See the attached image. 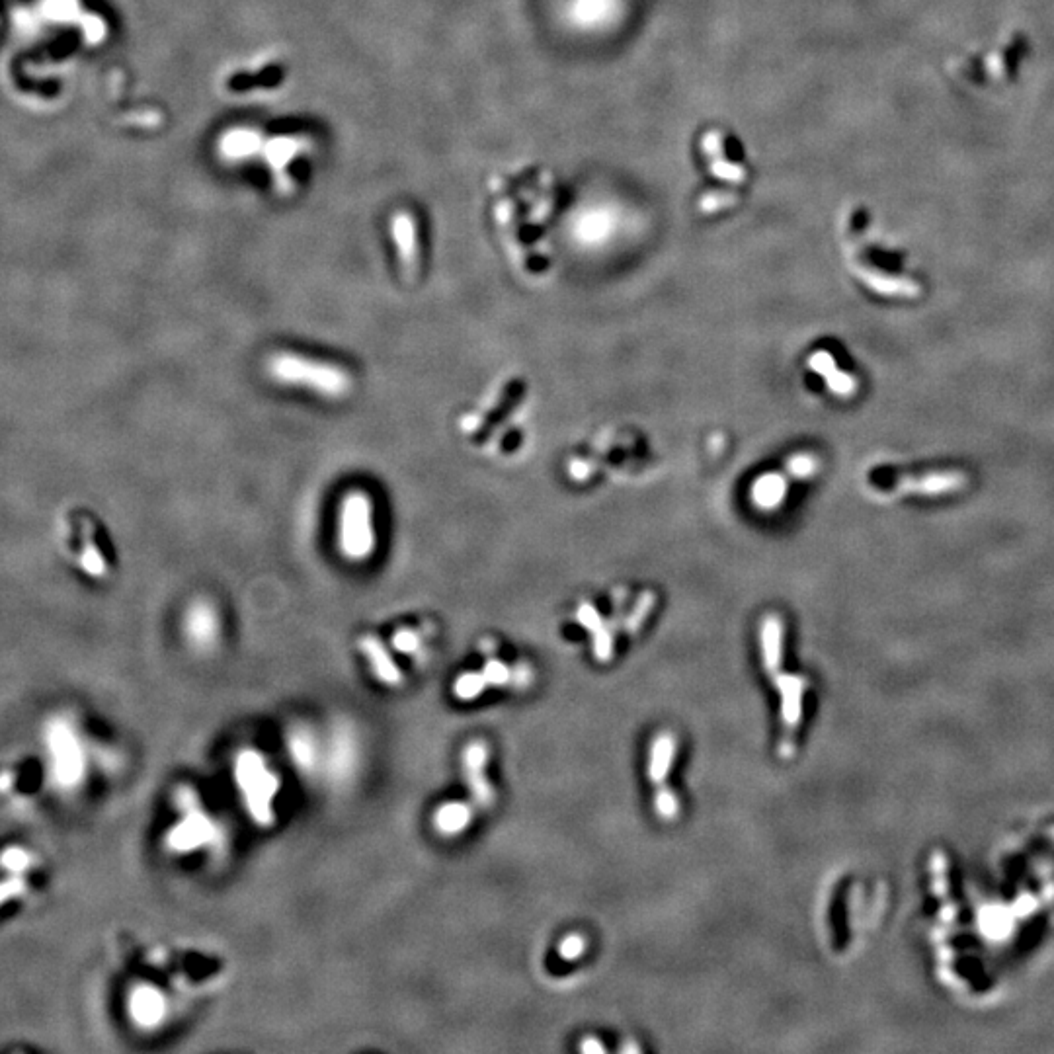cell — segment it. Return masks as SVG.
Wrapping results in <instances>:
<instances>
[{
    "instance_id": "obj_10",
    "label": "cell",
    "mask_w": 1054,
    "mask_h": 1054,
    "mask_svg": "<svg viewBox=\"0 0 1054 1054\" xmlns=\"http://www.w3.org/2000/svg\"><path fill=\"white\" fill-rule=\"evenodd\" d=\"M358 647H360L371 676L379 684H383L385 688H399L403 684L401 666H397L393 652L377 635L367 633L360 639Z\"/></svg>"
},
{
    "instance_id": "obj_23",
    "label": "cell",
    "mask_w": 1054,
    "mask_h": 1054,
    "mask_svg": "<svg viewBox=\"0 0 1054 1054\" xmlns=\"http://www.w3.org/2000/svg\"><path fill=\"white\" fill-rule=\"evenodd\" d=\"M397 244L401 250V258L406 266H412L416 262V239L410 229V225H399L397 231Z\"/></svg>"
},
{
    "instance_id": "obj_1",
    "label": "cell",
    "mask_w": 1054,
    "mask_h": 1054,
    "mask_svg": "<svg viewBox=\"0 0 1054 1054\" xmlns=\"http://www.w3.org/2000/svg\"><path fill=\"white\" fill-rule=\"evenodd\" d=\"M498 202L494 205L496 221L506 233V241L518 254L526 244L537 243L543 225L555 213L559 203V184L549 168L529 166L520 174L502 180Z\"/></svg>"
},
{
    "instance_id": "obj_11",
    "label": "cell",
    "mask_w": 1054,
    "mask_h": 1054,
    "mask_svg": "<svg viewBox=\"0 0 1054 1054\" xmlns=\"http://www.w3.org/2000/svg\"><path fill=\"white\" fill-rule=\"evenodd\" d=\"M967 487V475L959 471H937L920 477H908L904 475L900 481H896V490L900 492H914V494H943L953 492L959 488Z\"/></svg>"
},
{
    "instance_id": "obj_6",
    "label": "cell",
    "mask_w": 1054,
    "mask_h": 1054,
    "mask_svg": "<svg viewBox=\"0 0 1054 1054\" xmlns=\"http://www.w3.org/2000/svg\"><path fill=\"white\" fill-rule=\"evenodd\" d=\"M771 684L777 688L779 695H781V725H783V734H781V744H779V754L781 758L789 760L793 756V750H795V734L801 727V719H803V697H805V691H807V678L805 676H799V674H785L783 670H779L777 674H773L770 678Z\"/></svg>"
},
{
    "instance_id": "obj_21",
    "label": "cell",
    "mask_w": 1054,
    "mask_h": 1054,
    "mask_svg": "<svg viewBox=\"0 0 1054 1054\" xmlns=\"http://www.w3.org/2000/svg\"><path fill=\"white\" fill-rule=\"evenodd\" d=\"M43 12L51 20L67 22V20H75L77 18L79 4H77V0H45Z\"/></svg>"
},
{
    "instance_id": "obj_2",
    "label": "cell",
    "mask_w": 1054,
    "mask_h": 1054,
    "mask_svg": "<svg viewBox=\"0 0 1054 1054\" xmlns=\"http://www.w3.org/2000/svg\"><path fill=\"white\" fill-rule=\"evenodd\" d=\"M699 155L705 164L711 190L701 198L705 213L729 209L750 182V163L742 141L725 127H709L699 139Z\"/></svg>"
},
{
    "instance_id": "obj_22",
    "label": "cell",
    "mask_w": 1054,
    "mask_h": 1054,
    "mask_svg": "<svg viewBox=\"0 0 1054 1054\" xmlns=\"http://www.w3.org/2000/svg\"><path fill=\"white\" fill-rule=\"evenodd\" d=\"M586 949H588V941L584 939V935L570 933L559 943L557 953L565 961H576V959H580L586 953Z\"/></svg>"
},
{
    "instance_id": "obj_18",
    "label": "cell",
    "mask_w": 1054,
    "mask_h": 1054,
    "mask_svg": "<svg viewBox=\"0 0 1054 1054\" xmlns=\"http://www.w3.org/2000/svg\"><path fill=\"white\" fill-rule=\"evenodd\" d=\"M428 633L424 629H418V627H405L401 631H397V635L393 637V650H397L399 654L408 656V658H422L426 654V645H428Z\"/></svg>"
},
{
    "instance_id": "obj_25",
    "label": "cell",
    "mask_w": 1054,
    "mask_h": 1054,
    "mask_svg": "<svg viewBox=\"0 0 1054 1054\" xmlns=\"http://www.w3.org/2000/svg\"><path fill=\"white\" fill-rule=\"evenodd\" d=\"M639 1051H641V1049L635 1047V1045H625V1047H621V1053H639Z\"/></svg>"
},
{
    "instance_id": "obj_3",
    "label": "cell",
    "mask_w": 1054,
    "mask_h": 1054,
    "mask_svg": "<svg viewBox=\"0 0 1054 1054\" xmlns=\"http://www.w3.org/2000/svg\"><path fill=\"white\" fill-rule=\"evenodd\" d=\"M266 371L278 385L303 389L328 401H340L354 389V377L342 365L297 352H276L266 360Z\"/></svg>"
},
{
    "instance_id": "obj_16",
    "label": "cell",
    "mask_w": 1054,
    "mask_h": 1054,
    "mask_svg": "<svg viewBox=\"0 0 1054 1054\" xmlns=\"http://www.w3.org/2000/svg\"><path fill=\"white\" fill-rule=\"evenodd\" d=\"M762 662L768 676H773L781 670L783 662V623L775 617L768 615L762 623Z\"/></svg>"
},
{
    "instance_id": "obj_12",
    "label": "cell",
    "mask_w": 1054,
    "mask_h": 1054,
    "mask_svg": "<svg viewBox=\"0 0 1054 1054\" xmlns=\"http://www.w3.org/2000/svg\"><path fill=\"white\" fill-rule=\"evenodd\" d=\"M131 1014L135 1017V1021L143 1027H153V1025H161V1021L166 1019L168 1014V1002L161 994V990L153 988V986H141L135 990L133 998H131Z\"/></svg>"
},
{
    "instance_id": "obj_13",
    "label": "cell",
    "mask_w": 1054,
    "mask_h": 1054,
    "mask_svg": "<svg viewBox=\"0 0 1054 1054\" xmlns=\"http://www.w3.org/2000/svg\"><path fill=\"white\" fill-rule=\"evenodd\" d=\"M576 621L592 633V647L600 662H608L613 654V631L592 604H582L576 611Z\"/></svg>"
},
{
    "instance_id": "obj_4",
    "label": "cell",
    "mask_w": 1054,
    "mask_h": 1054,
    "mask_svg": "<svg viewBox=\"0 0 1054 1054\" xmlns=\"http://www.w3.org/2000/svg\"><path fill=\"white\" fill-rule=\"evenodd\" d=\"M338 549L350 563H365L377 549L375 506L364 490H350L338 512Z\"/></svg>"
},
{
    "instance_id": "obj_24",
    "label": "cell",
    "mask_w": 1054,
    "mask_h": 1054,
    "mask_svg": "<svg viewBox=\"0 0 1054 1054\" xmlns=\"http://www.w3.org/2000/svg\"><path fill=\"white\" fill-rule=\"evenodd\" d=\"M580 1051L586 1054L606 1053V1045L596 1037H584V1041L580 1043Z\"/></svg>"
},
{
    "instance_id": "obj_19",
    "label": "cell",
    "mask_w": 1054,
    "mask_h": 1054,
    "mask_svg": "<svg viewBox=\"0 0 1054 1054\" xmlns=\"http://www.w3.org/2000/svg\"><path fill=\"white\" fill-rule=\"evenodd\" d=\"M654 606V596L652 594H643L637 602L635 609L625 617L623 621V629L629 633V635H637V631L641 629V625L645 623V619L649 617L650 609Z\"/></svg>"
},
{
    "instance_id": "obj_14",
    "label": "cell",
    "mask_w": 1054,
    "mask_h": 1054,
    "mask_svg": "<svg viewBox=\"0 0 1054 1054\" xmlns=\"http://www.w3.org/2000/svg\"><path fill=\"white\" fill-rule=\"evenodd\" d=\"M477 812L471 803L451 801L434 812V828L447 838L463 834L471 826Z\"/></svg>"
},
{
    "instance_id": "obj_7",
    "label": "cell",
    "mask_w": 1054,
    "mask_h": 1054,
    "mask_svg": "<svg viewBox=\"0 0 1054 1054\" xmlns=\"http://www.w3.org/2000/svg\"><path fill=\"white\" fill-rule=\"evenodd\" d=\"M488 748L483 742H471L461 756L463 783L469 789L471 805L477 811H488L494 807L496 791L487 775Z\"/></svg>"
},
{
    "instance_id": "obj_5",
    "label": "cell",
    "mask_w": 1054,
    "mask_h": 1054,
    "mask_svg": "<svg viewBox=\"0 0 1054 1054\" xmlns=\"http://www.w3.org/2000/svg\"><path fill=\"white\" fill-rule=\"evenodd\" d=\"M676 748L678 740L672 732L656 734L650 744L649 779L654 787V812L664 822H672L680 814V799L668 785Z\"/></svg>"
},
{
    "instance_id": "obj_9",
    "label": "cell",
    "mask_w": 1054,
    "mask_h": 1054,
    "mask_svg": "<svg viewBox=\"0 0 1054 1054\" xmlns=\"http://www.w3.org/2000/svg\"><path fill=\"white\" fill-rule=\"evenodd\" d=\"M184 633L196 650H211L221 637V617L209 600H194L184 615Z\"/></svg>"
},
{
    "instance_id": "obj_8",
    "label": "cell",
    "mask_w": 1054,
    "mask_h": 1054,
    "mask_svg": "<svg viewBox=\"0 0 1054 1054\" xmlns=\"http://www.w3.org/2000/svg\"><path fill=\"white\" fill-rule=\"evenodd\" d=\"M627 14V0H567L568 22L586 32L613 28Z\"/></svg>"
},
{
    "instance_id": "obj_15",
    "label": "cell",
    "mask_w": 1054,
    "mask_h": 1054,
    "mask_svg": "<svg viewBox=\"0 0 1054 1054\" xmlns=\"http://www.w3.org/2000/svg\"><path fill=\"white\" fill-rule=\"evenodd\" d=\"M853 270L865 284L869 285L871 289H875L877 293L896 295V297H916L920 293V285L916 284V282L902 280V278H892V276H887L881 270H875V268H869V266H861V264H855Z\"/></svg>"
},
{
    "instance_id": "obj_17",
    "label": "cell",
    "mask_w": 1054,
    "mask_h": 1054,
    "mask_svg": "<svg viewBox=\"0 0 1054 1054\" xmlns=\"http://www.w3.org/2000/svg\"><path fill=\"white\" fill-rule=\"evenodd\" d=\"M811 367L826 377V383L828 387L836 393V395H842V397H850L855 393L857 389V383L853 379L852 375L844 373L838 369V365L834 364L832 356L828 352H816L811 358Z\"/></svg>"
},
{
    "instance_id": "obj_20",
    "label": "cell",
    "mask_w": 1054,
    "mask_h": 1054,
    "mask_svg": "<svg viewBox=\"0 0 1054 1054\" xmlns=\"http://www.w3.org/2000/svg\"><path fill=\"white\" fill-rule=\"evenodd\" d=\"M783 490H785V483L779 475H768L766 479H762L758 485H756V494H758V502L762 506H771V504H777L783 496Z\"/></svg>"
}]
</instances>
